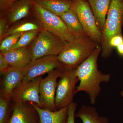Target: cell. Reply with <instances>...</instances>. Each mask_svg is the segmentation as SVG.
Wrapping results in <instances>:
<instances>
[{
  "instance_id": "obj_29",
  "label": "cell",
  "mask_w": 123,
  "mask_h": 123,
  "mask_svg": "<svg viewBox=\"0 0 123 123\" xmlns=\"http://www.w3.org/2000/svg\"><path fill=\"white\" fill-rule=\"evenodd\" d=\"M117 48L119 55L123 56V43L118 46Z\"/></svg>"
},
{
  "instance_id": "obj_7",
  "label": "cell",
  "mask_w": 123,
  "mask_h": 123,
  "mask_svg": "<svg viewBox=\"0 0 123 123\" xmlns=\"http://www.w3.org/2000/svg\"><path fill=\"white\" fill-rule=\"evenodd\" d=\"M72 6L85 32L91 39L101 45L102 31L88 2L84 0H72Z\"/></svg>"
},
{
  "instance_id": "obj_18",
  "label": "cell",
  "mask_w": 123,
  "mask_h": 123,
  "mask_svg": "<svg viewBox=\"0 0 123 123\" xmlns=\"http://www.w3.org/2000/svg\"><path fill=\"white\" fill-rule=\"evenodd\" d=\"M33 1L43 8L59 16L68 11L73 4L72 0H33Z\"/></svg>"
},
{
  "instance_id": "obj_4",
  "label": "cell",
  "mask_w": 123,
  "mask_h": 123,
  "mask_svg": "<svg viewBox=\"0 0 123 123\" xmlns=\"http://www.w3.org/2000/svg\"><path fill=\"white\" fill-rule=\"evenodd\" d=\"M31 11L35 21L43 29L67 42L78 40L70 33L59 16L43 8L34 1Z\"/></svg>"
},
{
  "instance_id": "obj_13",
  "label": "cell",
  "mask_w": 123,
  "mask_h": 123,
  "mask_svg": "<svg viewBox=\"0 0 123 123\" xmlns=\"http://www.w3.org/2000/svg\"><path fill=\"white\" fill-rule=\"evenodd\" d=\"M12 68L22 69L27 66L32 60L30 46L0 52Z\"/></svg>"
},
{
  "instance_id": "obj_23",
  "label": "cell",
  "mask_w": 123,
  "mask_h": 123,
  "mask_svg": "<svg viewBox=\"0 0 123 123\" xmlns=\"http://www.w3.org/2000/svg\"><path fill=\"white\" fill-rule=\"evenodd\" d=\"M22 33L12 34L5 38L1 41L0 44V52H5L8 51L17 43Z\"/></svg>"
},
{
  "instance_id": "obj_21",
  "label": "cell",
  "mask_w": 123,
  "mask_h": 123,
  "mask_svg": "<svg viewBox=\"0 0 123 123\" xmlns=\"http://www.w3.org/2000/svg\"><path fill=\"white\" fill-rule=\"evenodd\" d=\"M40 31L36 30L23 33L17 43L8 51L29 46L37 36Z\"/></svg>"
},
{
  "instance_id": "obj_14",
  "label": "cell",
  "mask_w": 123,
  "mask_h": 123,
  "mask_svg": "<svg viewBox=\"0 0 123 123\" xmlns=\"http://www.w3.org/2000/svg\"><path fill=\"white\" fill-rule=\"evenodd\" d=\"M33 3V0H19L0 15L6 18L9 26L12 25L29 15Z\"/></svg>"
},
{
  "instance_id": "obj_31",
  "label": "cell",
  "mask_w": 123,
  "mask_h": 123,
  "mask_svg": "<svg viewBox=\"0 0 123 123\" xmlns=\"http://www.w3.org/2000/svg\"><path fill=\"white\" fill-rule=\"evenodd\" d=\"M122 24H123V15H122Z\"/></svg>"
},
{
  "instance_id": "obj_10",
  "label": "cell",
  "mask_w": 123,
  "mask_h": 123,
  "mask_svg": "<svg viewBox=\"0 0 123 123\" xmlns=\"http://www.w3.org/2000/svg\"><path fill=\"white\" fill-rule=\"evenodd\" d=\"M42 79L40 76L30 81L22 82L14 91L10 101L13 103L33 102L41 107L39 100V86Z\"/></svg>"
},
{
  "instance_id": "obj_32",
  "label": "cell",
  "mask_w": 123,
  "mask_h": 123,
  "mask_svg": "<svg viewBox=\"0 0 123 123\" xmlns=\"http://www.w3.org/2000/svg\"><path fill=\"white\" fill-rule=\"evenodd\" d=\"M84 0L85 1H86V0Z\"/></svg>"
},
{
  "instance_id": "obj_19",
  "label": "cell",
  "mask_w": 123,
  "mask_h": 123,
  "mask_svg": "<svg viewBox=\"0 0 123 123\" xmlns=\"http://www.w3.org/2000/svg\"><path fill=\"white\" fill-rule=\"evenodd\" d=\"M75 117L81 120L83 123H109V119L99 116L97 109L90 106L83 105L75 114Z\"/></svg>"
},
{
  "instance_id": "obj_17",
  "label": "cell",
  "mask_w": 123,
  "mask_h": 123,
  "mask_svg": "<svg viewBox=\"0 0 123 123\" xmlns=\"http://www.w3.org/2000/svg\"><path fill=\"white\" fill-rule=\"evenodd\" d=\"M111 0H89L97 25L102 32L105 26L107 15Z\"/></svg>"
},
{
  "instance_id": "obj_33",
  "label": "cell",
  "mask_w": 123,
  "mask_h": 123,
  "mask_svg": "<svg viewBox=\"0 0 123 123\" xmlns=\"http://www.w3.org/2000/svg\"></svg>"
},
{
  "instance_id": "obj_27",
  "label": "cell",
  "mask_w": 123,
  "mask_h": 123,
  "mask_svg": "<svg viewBox=\"0 0 123 123\" xmlns=\"http://www.w3.org/2000/svg\"><path fill=\"white\" fill-rule=\"evenodd\" d=\"M123 43V35H117L112 37L110 42V48L113 51V49L117 48Z\"/></svg>"
},
{
  "instance_id": "obj_8",
  "label": "cell",
  "mask_w": 123,
  "mask_h": 123,
  "mask_svg": "<svg viewBox=\"0 0 123 123\" xmlns=\"http://www.w3.org/2000/svg\"><path fill=\"white\" fill-rule=\"evenodd\" d=\"M64 67L55 69L42 79L39 86V100L41 108L55 111H57L55 104V95L58 78L62 75Z\"/></svg>"
},
{
  "instance_id": "obj_15",
  "label": "cell",
  "mask_w": 123,
  "mask_h": 123,
  "mask_svg": "<svg viewBox=\"0 0 123 123\" xmlns=\"http://www.w3.org/2000/svg\"><path fill=\"white\" fill-rule=\"evenodd\" d=\"M59 17L66 24L70 33L77 39L89 38L82 26L72 5L68 11Z\"/></svg>"
},
{
  "instance_id": "obj_16",
  "label": "cell",
  "mask_w": 123,
  "mask_h": 123,
  "mask_svg": "<svg viewBox=\"0 0 123 123\" xmlns=\"http://www.w3.org/2000/svg\"><path fill=\"white\" fill-rule=\"evenodd\" d=\"M31 105L37 111L39 123H66L68 116V107L55 111L43 109L35 103Z\"/></svg>"
},
{
  "instance_id": "obj_11",
  "label": "cell",
  "mask_w": 123,
  "mask_h": 123,
  "mask_svg": "<svg viewBox=\"0 0 123 123\" xmlns=\"http://www.w3.org/2000/svg\"><path fill=\"white\" fill-rule=\"evenodd\" d=\"M12 112L9 123H39L38 114L31 104L14 103Z\"/></svg>"
},
{
  "instance_id": "obj_2",
  "label": "cell",
  "mask_w": 123,
  "mask_h": 123,
  "mask_svg": "<svg viewBox=\"0 0 123 123\" xmlns=\"http://www.w3.org/2000/svg\"><path fill=\"white\" fill-rule=\"evenodd\" d=\"M99 45L89 38L67 42L57 56V59L65 68H75L86 59Z\"/></svg>"
},
{
  "instance_id": "obj_12",
  "label": "cell",
  "mask_w": 123,
  "mask_h": 123,
  "mask_svg": "<svg viewBox=\"0 0 123 123\" xmlns=\"http://www.w3.org/2000/svg\"><path fill=\"white\" fill-rule=\"evenodd\" d=\"M0 89V97L10 100L12 94L22 82L23 75L22 69L12 68L4 73Z\"/></svg>"
},
{
  "instance_id": "obj_26",
  "label": "cell",
  "mask_w": 123,
  "mask_h": 123,
  "mask_svg": "<svg viewBox=\"0 0 123 123\" xmlns=\"http://www.w3.org/2000/svg\"><path fill=\"white\" fill-rule=\"evenodd\" d=\"M19 0H0V12L3 13L11 8L13 5Z\"/></svg>"
},
{
  "instance_id": "obj_28",
  "label": "cell",
  "mask_w": 123,
  "mask_h": 123,
  "mask_svg": "<svg viewBox=\"0 0 123 123\" xmlns=\"http://www.w3.org/2000/svg\"><path fill=\"white\" fill-rule=\"evenodd\" d=\"M8 62L1 53H0V72L2 74L4 73L9 68Z\"/></svg>"
},
{
  "instance_id": "obj_6",
  "label": "cell",
  "mask_w": 123,
  "mask_h": 123,
  "mask_svg": "<svg viewBox=\"0 0 123 123\" xmlns=\"http://www.w3.org/2000/svg\"><path fill=\"white\" fill-rule=\"evenodd\" d=\"M75 69L64 68L56 91L55 104L56 110L68 107L73 102L74 97L76 93V85L79 81Z\"/></svg>"
},
{
  "instance_id": "obj_24",
  "label": "cell",
  "mask_w": 123,
  "mask_h": 123,
  "mask_svg": "<svg viewBox=\"0 0 123 123\" xmlns=\"http://www.w3.org/2000/svg\"><path fill=\"white\" fill-rule=\"evenodd\" d=\"M9 28L6 18L3 15H0V41L3 39L4 36Z\"/></svg>"
},
{
  "instance_id": "obj_30",
  "label": "cell",
  "mask_w": 123,
  "mask_h": 123,
  "mask_svg": "<svg viewBox=\"0 0 123 123\" xmlns=\"http://www.w3.org/2000/svg\"><path fill=\"white\" fill-rule=\"evenodd\" d=\"M120 94H121V97H123V90L120 93Z\"/></svg>"
},
{
  "instance_id": "obj_5",
  "label": "cell",
  "mask_w": 123,
  "mask_h": 123,
  "mask_svg": "<svg viewBox=\"0 0 123 123\" xmlns=\"http://www.w3.org/2000/svg\"><path fill=\"white\" fill-rule=\"evenodd\" d=\"M67 42L43 29L30 45L32 61L49 55L57 56Z\"/></svg>"
},
{
  "instance_id": "obj_9",
  "label": "cell",
  "mask_w": 123,
  "mask_h": 123,
  "mask_svg": "<svg viewBox=\"0 0 123 123\" xmlns=\"http://www.w3.org/2000/svg\"><path fill=\"white\" fill-rule=\"evenodd\" d=\"M57 59V56L49 55L38 58L31 62L22 69V82H27L57 68L64 67Z\"/></svg>"
},
{
  "instance_id": "obj_20",
  "label": "cell",
  "mask_w": 123,
  "mask_h": 123,
  "mask_svg": "<svg viewBox=\"0 0 123 123\" xmlns=\"http://www.w3.org/2000/svg\"><path fill=\"white\" fill-rule=\"evenodd\" d=\"M42 29H43V28L36 21V22H25L17 25H13L11 27H9L4 36L3 39L12 34L24 33L26 31L36 30L41 31Z\"/></svg>"
},
{
  "instance_id": "obj_22",
  "label": "cell",
  "mask_w": 123,
  "mask_h": 123,
  "mask_svg": "<svg viewBox=\"0 0 123 123\" xmlns=\"http://www.w3.org/2000/svg\"><path fill=\"white\" fill-rule=\"evenodd\" d=\"M10 100L0 97V123H9L12 108L10 107Z\"/></svg>"
},
{
  "instance_id": "obj_1",
  "label": "cell",
  "mask_w": 123,
  "mask_h": 123,
  "mask_svg": "<svg viewBox=\"0 0 123 123\" xmlns=\"http://www.w3.org/2000/svg\"><path fill=\"white\" fill-rule=\"evenodd\" d=\"M102 47L99 45L90 55L75 69L76 75L80 81L76 87V93L84 91L88 94L90 103L95 104L101 91V84L110 81L111 75L98 70V60Z\"/></svg>"
},
{
  "instance_id": "obj_3",
  "label": "cell",
  "mask_w": 123,
  "mask_h": 123,
  "mask_svg": "<svg viewBox=\"0 0 123 123\" xmlns=\"http://www.w3.org/2000/svg\"><path fill=\"white\" fill-rule=\"evenodd\" d=\"M123 0H111L107 15L105 26L102 32L101 46V56L109 58L113 51L110 48V42L115 36L123 35L122 33Z\"/></svg>"
},
{
  "instance_id": "obj_25",
  "label": "cell",
  "mask_w": 123,
  "mask_h": 123,
  "mask_svg": "<svg viewBox=\"0 0 123 123\" xmlns=\"http://www.w3.org/2000/svg\"><path fill=\"white\" fill-rule=\"evenodd\" d=\"M77 106V103L75 102H73L68 106V116L66 123H75V112Z\"/></svg>"
}]
</instances>
